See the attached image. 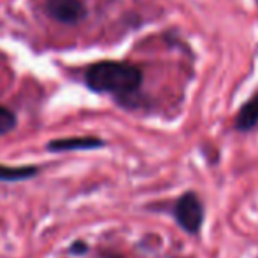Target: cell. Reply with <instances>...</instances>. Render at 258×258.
<instances>
[{"mask_svg": "<svg viewBox=\"0 0 258 258\" xmlns=\"http://www.w3.org/2000/svg\"><path fill=\"white\" fill-rule=\"evenodd\" d=\"M85 83L95 93H111L118 99H128L143 86V71L130 61L102 60L86 69Z\"/></svg>", "mask_w": 258, "mask_h": 258, "instance_id": "obj_1", "label": "cell"}, {"mask_svg": "<svg viewBox=\"0 0 258 258\" xmlns=\"http://www.w3.org/2000/svg\"><path fill=\"white\" fill-rule=\"evenodd\" d=\"M172 214L176 223L190 235H197L204 225V204L195 191L181 195L174 204Z\"/></svg>", "mask_w": 258, "mask_h": 258, "instance_id": "obj_2", "label": "cell"}, {"mask_svg": "<svg viewBox=\"0 0 258 258\" xmlns=\"http://www.w3.org/2000/svg\"><path fill=\"white\" fill-rule=\"evenodd\" d=\"M44 13L61 25H78L86 18L83 0H46Z\"/></svg>", "mask_w": 258, "mask_h": 258, "instance_id": "obj_3", "label": "cell"}, {"mask_svg": "<svg viewBox=\"0 0 258 258\" xmlns=\"http://www.w3.org/2000/svg\"><path fill=\"white\" fill-rule=\"evenodd\" d=\"M105 146V143L99 137H65V139H54L48 143L49 151H78V150H97Z\"/></svg>", "mask_w": 258, "mask_h": 258, "instance_id": "obj_4", "label": "cell"}, {"mask_svg": "<svg viewBox=\"0 0 258 258\" xmlns=\"http://www.w3.org/2000/svg\"><path fill=\"white\" fill-rule=\"evenodd\" d=\"M234 126L237 132H249L258 126V93L241 105L237 116H235Z\"/></svg>", "mask_w": 258, "mask_h": 258, "instance_id": "obj_5", "label": "cell"}, {"mask_svg": "<svg viewBox=\"0 0 258 258\" xmlns=\"http://www.w3.org/2000/svg\"><path fill=\"white\" fill-rule=\"evenodd\" d=\"M37 174V167H7L0 165V181H6V183H13V181H23L28 177H34Z\"/></svg>", "mask_w": 258, "mask_h": 258, "instance_id": "obj_6", "label": "cell"}, {"mask_svg": "<svg viewBox=\"0 0 258 258\" xmlns=\"http://www.w3.org/2000/svg\"><path fill=\"white\" fill-rule=\"evenodd\" d=\"M16 126V114L11 109L0 105V136L9 134Z\"/></svg>", "mask_w": 258, "mask_h": 258, "instance_id": "obj_7", "label": "cell"}, {"mask_svg": "<svg viewBox=\"0 0 258 258\" xmlns=\"http://www.w3.org/2000/svg\"><path fill=\"white\" fill-rule=\"evenodd\" d=\"M72 253H76V255H79V253H86L88 251V246L85 244V242H81V241H78L74 246H72V249H71Z\"/></svg>", "mask_w": 258, "mask_h": 258, "instance_id": "obj_8", "label": "cell"}, {"mask_svg": "<svg viewBox=\"0 0 258 258\" xmlns=\"http://www.w3.org/2000/svg\"><path fill=\"white\" fill-rule=\"evenodd\" d=\"M256 6H258V0H256Z\"/></svg>", "mask_w": 258, "mask_h": 258, "instance_id": "obj_9", "label": "cell"}]
</instances>
